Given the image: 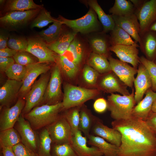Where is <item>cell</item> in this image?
<instances>
[{"label":"cell","instance_id":"1","mask_svg":"<svg viewBox=\"0 0 156 156\" xmlns=\"http://www.w3.org/2000/svg\"><path fill=\"white\" fill-rule=\"evenodd\" d=\"M111 124L122 135L117 156H156V134L145 121L132 116Z\"/></svg>","mask_w":156,"mask_h":156},{"label":"cell","instance_id":"2","mask_svg":"<svg viewBox=\"0 0 156 156\" xmlns=\"http://www.w3.org/2000/svg\"><path fill=\"white\" fill-rule=\"evenodd\" d=\"M64 110L62 102L56 104H43L33 108L23 115L36 131L47 127L55 121L60 116V113Z\"/></svg>","mask_w":156,"mask_h":156},{"label":"cell","instance_id":"3","mask_svg":"<svg viewBox=\"0 0 156 156\" xmlns=\"http://www.w3.org/2000/svg\"><path fill=\"white\" fill-rule=\"evenodd\" d=\"M129 95H121L111 93L108 96L107 108L114 120H125L132 116L133 108L136 104L134 96V90L132 89Z\"/></svg>","mask_w":156,"mask_h":156},{"label":"cell","instance_id":"4","mask_svg":"<svg viewBox=\"0 0 156 156\" xmlns=\"http://www.w3.org/2000/svg\"><path fill=\"white\" fill-rule=\"evenodd\" d=\"M62 102L64 110L80 106L86 101L93 98L97 94L96 90L76 86L69 84L64 85Z\"/></svg>","mask_w":156,"mask_h":156},{"label":"cell","instance_id":"5","mask_svg":"<svg viewBox=\"0 0 156 156\" xmlns=\"http://www.w3.org/2000/svg\"><path fill=\"white\" fill-rule=\"evenodd\" d=\"M50 77L47 73L41 75L35 81L25 97V103L22 111L23 115L30 111L41 104Z\"/></svg>","mask_w":156,"mask_h":156},{"label":"cell","instance_id":"6","mask_svg":"<svg viewBox=\"0 0 156 156\" xmlns=\"http://www.w3.org/2000/svg\"><path fill=\"white\" fill-rule=\"evenodd\" d=\"M59 18L63 24L66 25L77 33L88 34L96 31L99 27L96 16L92 8L84 16L77 19L69 20L61 16Z\"/></svg>","mask_w":156,"mask_h":156},{"label":"cell","instance_id":"7","mask_svg":"<svg viewBox=\"0 0 156 156\" xmlns=\"http://www.w3.org/2000/svg\"><path fill=\"white\" fill-rule=\"evenodd\" d=\"M45 128L51 138L52 144L70 143L72 136L71 128L63 114Z\"/></svg>","mask_w":156,"mask_h":156},{"label":"cell","instance_id":"8","mask_svg":"<svg viewBox=\"0 0 156 156\" xmlns=\"http://www.w3.org/2000/svg\"><path fill=\"white\" fill-rule=\"evenodd\" d=\"M50 78L40 104L52 105L61 102V79L60 68L56 64L52 68Z\"/></svg>","mask_w":156,"mask_h":156},{"label":"cell","instance_id":"9","mask_svg":"<svg viewBox=\"0 0 156 156\" xmlns=\"http://www.w3.org/2000/svg\"><path fill=\"white\" fill-rule=\"evenodd\" d=\"M14 127L19 133L21 142L25 146L37 153L39 137L36 131L21 114Z\"/></svg>","mask_w":156,"mask_h":156},{"label":"cell","instance_id":"10","mask_svg":"<svg viewBox=\"0 0 156 156\" xmlns=\"http://www.w3.org/2000/svg\"><path fill=\"white\" fill-rule=\"evenodd\" d=\"M41 9L24 11H14L7 12L0 18L1 25L9 29H14L24 26L32 19Z\"/></svg>","mask_w":156,"mask_h":156},{"label":"cell","instance_id":"11","mask_svg":"<svg viewBox=\"0 0 156 156\" xmlns=\"http://www.w3.org/2000/svg\"><path fill=\"white\" fill-rule=\"evenodd\" d=\"M27 40L28 46L25 51L36 57L38 62L48 63L56 62V55L40 38H31Z\"/></svg>","mask_w":156,"mask_h":156},{"label":"cell","instance_id":"12","mask_svg":"<svg viewBox=\"0 0 156 156\" xmlns=\"http://www.w3.org/2000/svg\"><path fill=\"white\" fill-rule=\"evenodd\" d=\"M25 103V100L20 98L13 106L0 108V131L14 127L22 113Z\"/></svg>","mask_w":156,"mask_h":156},{"label":"cell","instance_id":"13","mask_svg":"<svg viewBox=\"0 0 156 156\" xmlns=\"http://www.w3.org/2000/svg\"><path fill=\"white\" fill-rule=\"evenodd\" d=\"M107 59L112 71L127 87L133 89L134 76L137 73L138 69L111 56Z\"/></svg>","mask_w":156,"mask_h":156},{"label":"cell","instance_id":"14","mask_svg":"<svg viewBox=\"0 0 156 156\" xmlns=\"http://www.w3.org/2000/svg\"><path fill=\"white\" fill-rule=\"evenodd\" d=\"M134 14L140 24V36L149 30L150 26L156 21V0H146Z\"/></svg>","mask_w":156,"mask_h":156},{"label":"cell","instance_id":"15","mask_svg":"<svg viewBox=\"0 0 156 156\" xmlns=\"http://www.w3.org/2000/svg\"><path fill=\"white\" fill-rule=\"evenodd\" d=\"M27 66V72L22 81V85L19 93L21 98L25 97L38 77L47 73L50 68V65L47 63L37 62Z\"/></svg>","mask_w":156,"mask_h":156},{"label":"cell","instance_id":"16","mask_svg":"<svg viewBox=\"0 0 156 156\" xmlns=\"http://www.w3.org/2000/svg\"><path fill=\"white\" fill-rule=\"evenodd\" d=\"M137 75L133 82L135 91L134 99L137 104L142 99L146 91L152 87V82L148 71L145 67L140 63Z\"/></svg>","mask_w":156,"mask_h":156},{"label":"cell","instance_id":"17","mask_svg":"<svg viewBox=\"0 0 156 156\" xmlns=\"http://www.w3.org/2000/svg\"><path fill=\"white\" fill-rule=\"evenodd\" d=\"M22 84V81L8 79L0 87V108L10 107L19 94Z\"/></svg>","mask_w":156,"mask_h":156},{"label":"cell","instance_id":"18","mask_svg":"<svg viewBox=\"0 0 156 156\" xmlns=\"http://www.w3.org/2000/svg\"><path fill=\"white\" fill-rule=\"evenodd\" d=\"M109 49L116 54L120 60L129 63L137 68L140 63L137 47L132 45H116L111 46Z\"/></svg>","mask_w":156,"mask_h":156},{"label":"cell","instance_id":"19","mask_svg":"<svg viewBox=\"0 0 156 156\" xmlns=\"http://www.w3.org/2000/svg\"><path fill=\"white\" fill-rule=\"evenodd\" d=\"M88 138L82 135V132L78 131L72 136L70 144L78 156H103L100 150L95 146H88Z\"/></svg>","mask_w":156,"mask_h":156},{"label":"cell","instance_id":"20","mask_svg":"<svg viewBox=\"0 0 156 156\" xmlns=\"http://www.w3.org/2000/svg\"><path fill=\"white\" fill-rule=\"evenodd\" d=\"M112 16L116 25L128 33L136 43L140 42V24L135 14L125 16Z\"/></svg>","mask_w":156,"mask_h":156},{"label":"cell","instance_id":"21","mask_svg":"<svg viewBox=\"0 0 156 156\" xmlns=\"http://www.w3.org/2000/svg\"><path fill=\"white\" fill-rule=\"evenodd\" d=\"M99 86L103 90L111 94L118 92L126 95L131 94L127 89V86L112 71L102 77Z\"/></svg>","mask_w":156,"mask_h":156},{"label":"cell","instance_id":"22","mask_svg":"<svg viewBox=\"0 0 156 156\" xmlns=\"http://www.w3.org/2000/svg\"><path fill=\"white\" fill-rule=\"evenodd\" d=\"M91 131L93 135L100 137L109 142L119 147L121 142L122 135L118 130L104 125L99 119L93 127Z\"/></svg>","mask_w":156,"mask_h":156},{"label":"cell","instance_id":"23","mask_svg":"<svg viewBox=\"0 0 156 156\" xmlns=\"http://www.w3.org/2000/svg\"><path fill=\"white\" fill-rule=\"evenodd\" d=\"M146 96L134 107L132 116L146 121L151 111L153 103L156 98V92L151 89L146 92Z\"/></svg>","mask_w":156,"mask_h":156},{"label":"cell","instance_id":"24","mask_svg":"<svg viewBox=\"0 0 156 156\" xmlns=\"http://www.w3.org/2000/svg\"><path fill=\"white\" fill-rule=\"evenodd\" d=\"M140 37V50L146 58L153 61L156 58V32L149 30Z\"/></svg>","mask_w":156,"mask_h":156},{"label":"cell","instance_id":"25","mask_svg":"<svg viewBox=\"0 0 156 156\" xmlns=\"http://www.w3.org/2000/svg\"><path fill=\"white\" fill-rule=\"evenodd\" d=\"M77 33L73 31L72 32L61 33L55 41L47 44V47L54 52L60 55H63L67 51L71 43L75 38Z\"/></svg>","mask_w":156,"mask_h":156},{"label":"cell","instance_id":"26","mask_svg":"<svg viewBox=\"0 0 156 156\" xmlns=\"http://www.w3.org/2000/svg\"><path fill=\"white\" fill-rule=\"evenodd\" d=\"M88 139V143L98 148L103 156H117L118 147L107 142L103 138L90 134Z\"/></svg>","mask_w":156,"mask_h":156},{"label":"cell","instance_id":"27","mask_svg":"<svg viewBox=\"0 0 156 156\" xmlns=\"http://www.w3.org/2000/svg\"><path fill=\"white\" fill-rule=\"evenodd\" d=\"M88 4L97 14L103 27L104 33L111 31L114 28L115 23L112 15L106 14L95 0H90Z\"/></svg>","mask_w":156,"mask_h":156},{"label":"cell","instance_id":"28","mask_svg":"<svg viewBox=\"0 0 156 156\" xmlns=\"http://www.w3.org/2000/svg\"><path fill=\"white\" fill-rule=\"evenodd\" d=\"M99 118L93 115L85 106L81 107L80 111L79 129L88 138L92 128Z\"/></svg>","mask_w":156,"mask_h":156},{"label":"cell","instance_id":"29","mask_svg":"<svg viewBox=\"0 0 156 156\" xmlns=\"http://www.w3.org/2000/svg\"><path fill=\"white\" fill-rule=\"evenodd\" d=\"M109 42L111 46L116 45H132L137 47L139 46L124 30L115 24L111 31Z\"/></svg>","mask_w":156,"mask_h":156},{"label":"cell","instance_id":"30","mask_svg":"<svg viewBox=\"0 0 156 156\" xmlns=\"http://www.w3.org/2000/svg\"><path fill=\"white\" fill-rule=\"evenodd\" d=\"M42 7V5L36 4L32 0H10L7 1L5 9L8 12L41 9Z\"/></svg>","mask_w":156,"mask_h":156},{"label":"cell","instance_id":"31","mask_svg":"<svg viewBox=\"0 0 156 156\" xmlns=\"http://www.w3.org/2000/svg\"><path fill=\"white\" fill-rule=\"evenodd\" d=\"M62 24L59 18L55 19L53 24L48 28L42 30L38 33L39 37L47 44L53 42L61 34Z\"/></svg>","mask_w":156,"mask_h":156},{"label":"cell","instance_id":"32","mask_svg":"<svg viewBox=\"0 0 156 156\" xmlns=\"http://www.w3.org/2000/svg\"><path fill=\"white\" fill-rule=\"evenodd\" d=\"M88 65L99 73L104 74L112 71L107 58L94 52L91 53L88 61Z\"/></svg>","mask_w":156,"mask_h":156},{"label":"cell","instance_id":"33","mask_svg":"<svg viewBox=\"0 0 156 156\" xmlns=\"http://www.w3.org/2000/svg\"><path fill=\"white\" fill-rule=\"evenodd\" d=\"M135 10L133 4L130 0H115L109 12L112 15L125 16L134 14Z\"/></svg>","mask_w":156,"mask_h":156},{"label":"cell","instance_id":"34","mask_svg":"<svg viewBox=\"0 0 156 156\" xmlns=\"http://www.w3.org/2000/svg\"><path fill=\"white\" fill-rule=\"evenodd\" d=\"M21 142V136L14 127L0 131V147L12 148Z\"/></svg>","mask_w":156,"mask_h":156},{"label":"cell","instance_id":"35","mask_svg":"<svg viewBox=\"0 0 156 156\" xmlns=\"http://www.w3.org/2000/svg\"><path fill=\"white\" fill-rule=\"evenodd\" d=\"M55 58L61 70L68 77L73 78L76 75L79 70L78 65L63 55H56Z\"/></svg>","mask_w":156,"mask_h":156},{"label":"cell","instance_id":"36","mask_svg":"<svg viewBox=\"0 0 156 156\" xmlns=\"http://www.w3.org/2000/svg\"><path fill=\"white\" fill-rule=\"evenodd\" d=\"M39 142L37 153L39 156H52V140L47 129H42L39 133Z\"/></svg>","mask_w":156,"mask_h":156},{"label":"cell","instance_id":"37","mask_svg":"<svg viewBox=\"0 0 156 156\" xmlns=\"http://www.w3.org/2000/svg\"><path fill=\"white\" fill-rule=\"evenodd\" d=\"M28 66H23L16 63L11 65L5 73L9 79L23 81L28 70Z\"/></svg>","mask_w":156,"mask_h":156},{"label":"cell","instance_id":"38","mask_svg":"<svg viewBox=\"0 0 156 156\" xmlns=\"http://www.w3.org/2000/svg\"><path fill=\"white\" fill-rule=\"evenodd\" d=\"M81 106L65 110L63 114L70 126L72 136L79 130L80 111Z\"/></svg>","mask_w":156,"mask_h":156},{"label":"cell","instance_id":"39","mask_svg":"<svg viewBox=\"0 0 156 156\" xmlns=\"http://www.w3.org/2000/svg\"><path fill=\"white\" fill-rule=\"evenodd\" d=\"M90 44L93 52L104 55L107 58L109 55V47L106 38L102 36L96 37L92 38Z\"/></svg>","mask_w":156,"mask_h":156},{"label":"cell","instance_id":"40","mask_svg":"<svg viewBox=\"0 0 156 156\" xmlns=\"http://www.w3.org/2000/svg\"><path fill=\"white\" fill-rule=\"evenodd\" d=\"M55 19L52 17L50 13L45 9L42 8L38 14L32 22L31 28L43 27L51 23H53Z\"/></svg>","mask_w":156,"mask_h":156},{"label":"cell","instance_id":"41","mask_svg":"<svg viewBox=\"0 0 156 156\" xmlns=\"http://www.w3.org/2000/svg\"><path fill=\"white\" fill-rule=\"evenodd\" d=\"M51 153L52 156H78L70 143L52 144Z\"/></svg>","mask_w":156,"mask_h":156},{"label":"cell","instance_id":"42","mask_svg":"<svg viewBox=\"0 0 156 156\" xmlns=\"http://www.w3.org/2000/svg\"><path fill=\"white\" fill-rule=\"evenodd\" d=\"M67 51L71 54L73 59L72 60L79 66L82 62L83 56V48L79 41L75 38Z\"/></svg>","mask_w":156,"mask_h":156},{"label":"cell","instance_id":"43","mask_svg":"<svg viewBox=\"0 0 156 156\" xmlns=\"http://www.w3.org/2000/svg\"><path fill=\"white\" fill-rule=\"evenodd\" d=\"M28 46V41L22 37L10 36L7 43L9 48L18 51H25Z\"/></svg>","mask_w":156,"mask_h":156},{"label":"cell","instance_id":"44","mask_svg":"<svg viewBox=\"0 0 156 156\" xmlns=\"http://www.w3.org/2000/svg\"><path fill=\"white\" fill-rule=\"evenodd\" d=\"M140 62L146 68L150 75L151 82V89L156 92V64L153 61L148 60L145 57H140Z\"/></svg>","mask_w":156,"mask_h":156},{"label":"cell","instance_id":"45","mask_svg":"<svg viewBox=\"0 0 156 156\" xmlns=\"http://www.w3.org/2000/svg\"><path fill=\"white\" fill-rule=\"evenodd\" d=\"M99 73L88 65H85L83 69V76L87 83L95 85L96 83Z\"/></svg>","mask_w":156,"mask_h":156},{"label":"cell","instance_id":"46","mask_svg":"<svg viewBox=\"0 0 156 156\" xmlns=\"http://www.w3.org/2000/svg\"><path fill=\"white\" fill-rule=\"evenodd\" d=\"M26 51H19L13 57L16 63L27 66L36 62L34 59Z\"/></svg>","mask_w":156,"mask_h":156},{"label":"cell","instance_id":"47","mask_svg":"<svg viewBox=\"0 0 156 156\" xmlns=\"http://www.w3.org/2000/svg\"><path fill=\"white\" fill-rule=\"evenodd\" d=\"M12 148L15 156H39L37 153L21 142L14 146Z\"/></svg>","mask_w":156,"mask_h":156},{"label":"cell","instance_id":"48","mask_svg":"<svg viewBox=\"0 0 156 156\" xmlns=\"http://www.w3.org/2000/svg\"><path fill=\"white\" fill-rule=\"evenodd\" d=\"M93 108L96 112L99 113H103L107 108V101L103 98H98L94 101Z\"/></svg>","mask_w":156,"mask_h":156},{"label":"cell","instance_id":"49","mask_svg":"<svg viewBox=\"0 0 156 156\" xmlns=\"http://www.w3.org/2000/svg\"><path fill=\"white\" fill-rule=\"evenodd\" d=\"M15 62L12 57H0V70L5 72L6 69Z\"/></svg>","mask_w":156,"mask_h":156},{"label":"cell","instance_id":"50","mask_svg":"<svg viewBox=\"0 0 156 156\" xmlns=\"http://www.w3.org/2000/svg\"><path fill=\"white\" fill-rule=\"evenodd\" d=\"M145 121L156 134V112L151 111Z\"/></svg>","mask_w":156,"mask_h":156},{"label":"cell","instance_id":"51","mask_svg":"<svg viewBox=\"0 0 156 156\" xmlns=\"http://www.w3.org/2000/svg\"><path fill=\"white\" fill-rule=\"evenodd\" d=\"M8 34L3 30H1L0 33V49H4L7 46L9 39Z\"/></svg>","mask_w":156,"mask_h":156},{"label":"cell","instance_id":"52","mask_svg":"<svg viewBox=\"0 0 156 156\" xmlns=\"http://www.w3.org/2000/svg\"><path fill=\"white\" fill-rule=\"evenodd\" d=\"M18 52L16 50L7 47L4 49H0V57H13Z\"/></svg>","mask_w":156,"mask_h":156},{"label":"cell","instance_id":"53","mask_svg":"<svg viewBox=\"0 0 156 156\" xmlns=\"http://www.w3.org/2000/svg\"><path fill=\"white\" fill-rule=\"evenodd\" d=\"M1 149L2 156H15L12 148L2 146Z\"/></svg>","mask_w":156,"mask_h":156},{"label":"cell","instance_id":"54","mask_svg":"<svg viewBox=\"0 0 156 156\" xmlns=\"http://www.w3.org/2000/svg\"><path fill=\"white\" fill-rule=\"evenodd\" d=\"M133 4L135 9V10L140 8L143 5L146 0H130Z\"/></svg>","mask_w":156,"mask_h":156},{"label":"cell","instance_id":"55","mask_svg":"<svg viewBox=\"0 0 156 156\" xmlns=\"http://www.w3.org/2000/svg\"><path fill=\"white\" fill-rule=\"evenodd\" d=\"M149 30L156 32V21L154 22L150 27Z\"/></svg>","mask_w":156,"mask_h":156},{"label":"cell","instance_id":"56","mask_svg":"<svg viewBox=\"0 0 156 156\" xmlns=\"http://www.w3.org/2000/svg\"><path fill=\"white\" fill-rule=\"evenodd\" d=\"M151 111L153 112H156V98L153 104Z\"/></svg>","mask_w":156,"mask_h":156},{"label":"cell","instance_id":"57","mask_svg":"<svg viewBox=\"0 0 156 156\" xmlns=\"http://www.w3.org/2000/svg\"><path fill=\"white\" fill-rule=\"evenodd\" d=\"M4 2V0H1L0 1V4H3V2Z\"/></svg>","mask_w":156,"mask_h":156},{"label":"cell","instance_id":"58","mask_svg":"<svg viewBox=\"0 0 156 156\" xmlns=\"http://www.w3.org/2000/svg\"><path fill=\"white\" fill-rule=\"evenodd\" d=\"M153 62L156 64V58H155V60Z\"/></svg>","mask_w":156,"mask_h":156},{"label":"cell","instance_id":"59","mask_svg":"<svg viewBox=\"0 0 156 156\" xmlns=\"http://www.w3.org/2000/svg\"></svg>","mask_w":156,"mask_h":156}]
</instances>
